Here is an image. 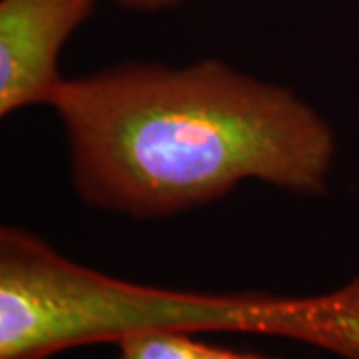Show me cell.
<instances>
[{
  "label": "cell",
  "mask_w": 359,
  "mask_h": 359,
  "mask_svg": "<svg viewBox=\"0 0 359 359\" xmlns=\"http://www.w3.org/2000/svg\"><path fill=\"white\" fill-rule=\"evenodd\" d=\"M118 6L132 11V13L142 14H156L172 11L180 4H184L186 0H114Z\"/></svg>",
  "instance_id": "obj_5"
},
{
  "label": "cell",
  "mask_w": 359,
  "mask_h": 359,
  "mask_svg": "<svg viewBox=\"0 0 359 359\" xmlns=\"http://www.w3.org/2000/svg\"><path fill=\"white\" fill-rule=\"evenodd\" d=\"M198 359H280L266 355V353H256V351H240V349H228V347H216L204 344L202 353Z\"/></svg>",
  "instance_id": "obj_6"
},
{
  "label": "cell",
  "mask_w": 359,
  "mask_h": 359,
  "mask_svg": "<svg viewBox=\"0 0 359 359\" xmlns=\"http://www.w3.org/2000/svg\"><path fill=\"white\" fill-rule=\"evenodd\" d=\"M96 0H0V116L52 106L66 78L60 54Z\"/></svg>",
  "instance_id": "obj_3"
},
{
  "label": "cell",
  "mask_w": 359,
  "mask_h": 359,
  "mask_svg": "<svg viewBox=\"0 0 359 359\" xmlns=\"http://www.w3.org/2000/svg\"><path fill=\"white\" fill-rule=\"evenodd\" d=\"M140 332L273 335L359 359V273L318 295L170 290L114 278L2 226L0 359H48Z\"/></svg>",
  "instance_id": "obj_2"
},
{
  "label": "cell",
  "mask_w": 359,
  "mask_h": 359,
  "mask_svg": "<svg viewBox=\"0 0 359 359\" xmlns=\"http://www.w3.org/2000/svg\"><path fill=\"white\" fill-rule=\"evenodd\" d=\"M118 359H198L204 341L184 332H140L116 341Z\"/></svg>",
  "instance_id": "obj_4"
},
{
  "label": "cell",
  "mask_w": 359,
  "mask_h": 359,
  "mask_svg": "<svg viewBox=\"0 0 359 359\" xmlns=\"http://www.w3.org/2000/svg\"><path fill=\"white\" fill-rule=\"evenodd\" d=\"M50 108L78 200L132 219L186 214L245 182L321 196L337 152L330 122L294 88L218 58L66 78Z\"/></svg>",
  "instance_id": "obj_1"
}]
</instances>
